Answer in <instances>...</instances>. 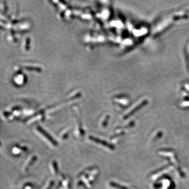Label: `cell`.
I'll use <instances>...</instances> for the list:
<instances>
[{"instance_id": "obj_1", "label": "cell", "mask_w": 189, "mask_h": 189, "mask_svg": "<svg viewBox=\"0 0 189 189\" xmlns=\"http://www.w3.org/2000/svg\"><path fill=\"white\" fill-rule=\"evenodd\" d=\"M26 80L27 79L25 75L20 71H16V74L12 78L14 84L17 86H22L24 85L25 83Z\"/></svg>"}, {"instance_id": "obj_2", "label": "cell", "mask_w": 189, "mask_h": 189, "mask_svg": "<svg viewBox=\"0 0 189 189\" xmlns=\"http://www.w3.org/2000/svg\"><path fill=\"white\" fill-rule=\"evenodd\" d=\"M37 130L40 131V133H42L43 135L49 141H50L52 144H53L54 146H56L57 145V143L55 141H54L53 138L50 137V136L47 133H46L44 130L42 128H41L40 127H37Z\"/></svg>"}, {"instance_id": "obj_3", "label": "cell", "mask_w": 189, "mask_h": 189, "mask_svg": "<svg viewBox=\"0 0 189 189\" xmlns=\"http://www.w3.org/2000/svg\"><path fill=\"white\" fill-rule=\"evenodd\" d=\"M36 160V158L35 157H34L33 158H32L31 159V160L30 161H29L28 162H27V165H26V166H25V169H28V168L29 167V166H31V163H33V162H34V161Z\"/></svg>"}, {"instance_id": "obj_4", "label": "cell", "mask_w": 189, "mask_h": 189, "mask_svg": "<svg viewBox=\"0 0 189 189\" xmlns=\"http://www.w3.org/2000/svg\"><path fill=\"white\" fill-rule=\"evenodd\" d=\"M53 181H50V182L48 184V187L46 188L45 189H51V188H52V186H53Z\"/></svg>"}]
</instances>
